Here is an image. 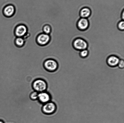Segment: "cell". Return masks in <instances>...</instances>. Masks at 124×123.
<instances>
[{
  "mask_svg": "<svg viewBox=\"0 0 124 123\" xmlns=\"http://www.w3.org/2000/svg\"><path fill=\"white\" fill-rule=\"evenodd\" d=\"M32 86L34 91L39 93L46 91L47 85L46 82L44 80L38 79L34 81L32 83Z\"/></svg>",
  "mask_w": 124,
  "mask_h": 123,
  "instance_id": "obj_1",
  "label": "cell"
},
{
  "mask_svg": "<svg viewBox=\"0 0 124 123\" xmlns=\"http://www.w3.org/2000/svg\"><path fill=\"white\" fill-rule=\"evenodd\" d=\"M73 46L74 49L80 51L87 49L88 44L84 39L82 38H78L74 39L73 43Z\"/></svg>",
  "mask_w": 124,
  "mask_h": 123,
  "instance_id": "obj_2",
  "label": "cell"
},
{
  "mask_svg": "<svg viewBox=\"0 0 124 123\" xmlns=\"http://www.w3.org/2000/svg\"><path fill=\"white\" fill-rule=\"evenodd\" d=\"M57 109L56 104L51 101L43 104L42 108V112L44 114H54L56 111Z\"/></svg>",
  "mask_w": 124,
  "mask_h": 123,
  "instance_id": "obj_3",
  "label": "cell"
},
{
  "mask_svg": "<svg viewBox=\"0 0 124 123\" xmlns=\"http://www.w3.org/2000/svg\"><path fill=\"white\" fill-rule=\"evenodd\" d=\"M44 66L45 68L48 71L54 72L58 70L59 65L55 60L53 59H49L45 61Z\"/></svg>",
  "mask_w": 124,
  "mask_h": 123,
  "instance_id": "obj_4",
  "label": "cell"
},
{
  "mask_svg": "<svg viewBox=\"0 0 124 123\" xmlns=\"http://www.w3.org/2000/svg\"><path fill=\"white\" fill-rule=\"evenodd\" d=\"M50 37L49 34L42 33L38 36L36 41L40 45L43 46L46 45L49 43Z\"/></svg>",
  "mask_w": 124,
  "mask_h": 123,
  "instance_id": "obj_5",
  "label": "cell"
},
{
  "mask_svg": "<svg viewBox=\"0 0 124 123\" xmlns=\"http://www.w3.org/2000/svg\"><path fill=\"white\" fill-rule=\"evenodd\" d=\"M77 25L78 29L80 31H86L89 26V21L87 19L81 18L78 21Z\"/></svg>",
  "mask_w": 124,
  "mask_h": 123,
  "instance_id": "obj_6",
  "label": "cell"
},
{
  "mask_svg": "<svg viewBox=\"0 0 124 123\" xmlns=\"http://www.w3.org/2000/svg\"><path fill=\"white\" fill-rule=\"evenodd\" d=\"M51 100V97L49 93L46 91L39 93L38 100L42 104H45L50 102Z\"/></svg>",
  "mask_w": 124,
  "mask_h": 123,
  "instance_id": "obj_7",
  "label": "cell"
},
{
  "mask_svg": "<svg viewBox=\"0 0 124 123\" xmlns=\"http://www.w3.org/2000/svg\"><path fill=\"white\" fill-rule=\"evenodd\" d=\"M120 60L119 58L116 55H111L107 59V64L110 67H117Z\"/></svg>",
  "mask_w": 124,
  "mask_h": 123,
  "instance_id": "obj_8",
  "label": "cell"
},
{
  "mask_svg": "<svg viewBox=\"0 0 124 123\" xmlns=\"http://www.w3.org/2000/svg\"><path fill=\"white\" fill-rule=\"evenodd\" d=\"M27 32V28L25 25H20L16 26L15 34L17 37H23Z\"/></svg>",
  "mask_w": 124,
  "mask_h": 123,
  "instance_id": "obj_9",
  "label": "cell"
},
{
  "mask_svg": "<svg viewBox=\"0 0 124 123\" xmlns=\"http://www.w3.org/2000/svg\"><path fill=\"white\" fill-rule=\"evenodd\" d=\"M15 8L12 5L6 6L3 8V12L4 14L7 17H9L13 15L15 13Z\"/></svg>",
  "mask_w": 124,
  "mask_h": 123,
  "instance_id": "obj_10",
  "label": "cell"
},
{
  "mask_svg": "<svg viewBox=\"0 0 124 123\" xmlns=\"http://www.w3.org/2000/svg\"><path fill=\"white\" fill-rule=\"evenodd\" d=\"M92 11L88 7H84L80 10L79 14L81 18L88 19L91 16Z\"/></svg>",
  "mask_w": 124,
  "mask_h": 123,
  "instance_id": "obj_11",
  "label": "cell"
},
{
  "mask_svg": "<svg viewBox=\"0 0 124 123\" xmlns=\"http://www.w3.org/2000/svg\"><path fill=\"white\" fill-rule=\"evenodd\" d=\"M25 41L23 38L22 37H17L15 40L16 45L19 47H21L24 45Z\"/></svg>",
  "mask_w": 124,
  "mask_h": 123,
  "instance_id": "obj_12",
  "label": "cell"
},
{
  "mask_svg": "<svg viewBox=\"0 0 124 123\" xmlns=\"http://www.w3.org/2000/svg\"><path fill=\"white\" fill-rule=\"evenodd\" d=\"M39 93L36 91H34L31 92L30 95V99L32 100L35 101L38 99Z\"/></svg>",
  "mask_w": 124,
  "mask_h": 123,
  "instance_id": "obj_13",
  "label": "cell"
},
{
  "mask_svg": "<svg viewBox=\"0 0 124 123\" xmlns=\"http://www.w3.org/2000/svg\"><path fill=\"white\" fill-rule=\"evenodd\" d=\"M43 31L44 33L49 34L51 31V28L49 25H45L43 26Z\"/></svg>",
  "mask_w": 124,
  "mask_h": 123,
  "instance_id": "obj_14",
  "label": "cell"
},
{
  "mask_svg": "<svg viewBox=\"0 0 124 123\" xmlns=\"http://www.w3.org/2000/svg\"><path fill=\"white\" fill-rule=\"evenodd\" d=\"M89 55V51L87 49H85L80 51V57L82 58H85L88 56Z\"/></svg>",
  "mask_w": 124,
  "mask_h": 123,
  "instance_id": "obj_15",
  "label": "cell"
},
{
  "mask_svg": "<svg viewBox=\"0 0 124 123\" xmlns=\"http://www.w3.org/2000/svg\"><path fill=\"white\" fill-rule=\"evenodd\" d=\"M118 29L120 31H124V21L121 20L118 23L117 25Z\"/></svg>",
  "mask_w": 124,
  "mask_h": 123,
  "instance_id": "obj_16",
  "label": "cell"
},
{
  "mask_svg": "<svg viewBox=\"0 0 124 123\" xmlns=\"http://www.w3.org/2000/svg\"><path fill=\"white\" fill-rule=\"evenodd\" d=\"M117 67L120 69H123L124 67V60L120 59Z\"/></svg>",
  "mask_w": 124,
  "mask_h": 123,
  "instance_id": "obj_17",
  "label": "cell"
},
{
  "mask_svg": "<svg viewBox=\"0 0 124 123\" xmlns=\"http://www.w3.org/2000/svg\"><path fill=\"white\" fill-rule=\"evenodd\" d=\"M121 18L122 20H124V10L123 11L121 14Z\"/></svg>",
  "mask_w": 124,
  "mask_h": 123,
  "instance_id": "obj_18",
  "label": "cell"
},
{
  "mask_svg": "<svg viewBox=\"0 0 124 123\" xmlns=\"http://www.w3.org/2000/svg\"><path fill=\"white\" fill-rule=\"evenodd\" d=\"M0 123H4L2 120H0Z\"/></svg>",
  "mask_w": 124,
  "mask_h": 123,
  "instance_id": "obj_19",
  "label": "cell"
}]
</instances>
